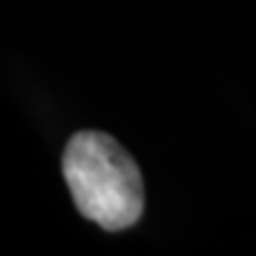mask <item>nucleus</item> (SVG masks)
Instances as JSON below:
<instances>
[{
	"instance_id": "obj_1",
	"label": "nucleus",
	"mask_w": 256,
	"mask_h": 256,
	"mask_svg": "<svg viewBox=\"0 0 256 256\" xmlns=\"http://www.w3.org/2000/svg\"><path fill=\"white\" fill-rule=\"evenodd\" d=\"M62 176L83 218L104 230L136 226L145 209V183L133 156L102 130H78L62 154Z\"/></svg>"
}]
</instances>
